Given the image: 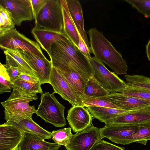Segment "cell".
Here are the masks:
<instances>
[{
  "label": "cell",
  "mask_w": 150,
  "mask_h": 150,
  "mask_svg": "<svg viewBox=\"0 0 150 150\" xmlns=\"http://www.w3.org/2000/svg\"><path fill=\"white\" fill-rule=\"evenodd\" d=\"M50 50V57L52 65H69L87 79L94 74L89 60L69 38L53 43Z\"/></svg>",
  "instance_id": "1"
},
{
  "label": "cell",
  "mask_w": 150,
  "mask_h": 150,
  "mask_svg": "<svg viewBox=\"0 0 150 150\" xmlns=\"http://www.w3.org/2000/svg\"><path fill=\"white\" fill-rule=\"evenodd\" d=\"M89 45L94 57L106 64L117 74H126L128 67L121 54L96 28H91L88 32Z\"/></svg>",
  "instance_id": "2"
},
{
  "label": "cell",
  "mask_w": 150,
  "mask_h": 150,
  "mask_svg": "<svg viewBox=\"0 0 150 150\" xmlns=\"http://www.w3.org/2000/svg\"><path fill=\"white\" fill-rule=\"evenodd\" d=\"M35 21V28L63 33L64 20L61 0H47Z\"/></svg>",
  "instance_id": "3"
},
{
  "label": "cell",
  "mask_w": 150,
  "mask_h": 150,
  "mask_svg": "<svg viewBox=\"0 0 150 150\" xmlns=\"http://www.w3.org/2000/svg\"><path fill=\"white\" fill-rule=\"evenodd\" d=\"M41 102L35 113L46 122L56 127H62L67 124L64 116L65 107L60 103L54 93L47 91L41 94Z\"/></svg>",
  "instance_id": "4"
},
{
  "label": "cell",
  "mask_w": 150,
  "mask_h": 150,
  "mask_svg": "<svg viewBox=\"0 0 150 150\" xmlns=\"http://www.w3.org/2000/svg\"><path fill=\"white\" fill-rule=\"evenodd\" d=\"M38 99L37 95H34L8 99L1 102L6 122L18 123L26 118H32L36 110L34 105L30 106L29 103Z\"/></svg>",
  "instance_id": "5"
},
{
  "label": "cell",
  "mask_w": 150,
  "mask_h": 150,
  "mask_svg": "<svg viewBox=\"0 0 150 150\" xmlns=\"http://www.w3.org/2000/svg\"><path fill=\"white\" fill-rule=\"evenodd\" d=\"M0 47L4 50H22L41 58H46L37 42L28 38L15 28L0 35Z\"/></svg>",
  "instance_id": "6"
},
{
  "label": "cell",
  "mask_w": 150,
  "mask_h": 150,
  "mask_svg": "<svg viewBox=\"0 0 150 150\" xmlns=\"http://www.w3.org/2000/svg\"><path fill=\"white\" fill-rule=\"evenodd\" d=\"M89 61L94 71L93 77L108 92H121L125 89L127 86L126 82L109 71L103 63L94 57H91Z\"/></svg>",
  "instance_id": "7"
},
{
  "label": "cell",
  "mask_w": 150,
  "mask_h": 150,
  "mask_svg": "<svg viewBox=\"0 0 150 150\" xmlns=\"http://www.w3.org/2000/svg\"><path fill=\"white\" fill-rule=\"evenodd\" d=\"M139 124L105 125L100 128L102 139L106 138L112 142L122 145L131 143L132 136L137 133Z\"/></svg>",
  "instance_id": "8"
},
{
  "label": "cell",
  "mask_w": 150,
  "mask_h": 150,
  "mask_svg": "<svg viewBox=\"0 0 150 150\" xmlns=\"http://www.w3.org/2000/svg\"><path fill=\"white\" fill-rule=\"evenodd\" d=\"M49 84L53 87V93L59 95L67 101L72 106H83V102L74 89L63 76L54 67H52Z\"/></svg>",
  "instance_id": "9"
},
{
  "label": "cell",
  "mask_w": 150,
  "mask_h": 150,
  "mask_svg": "<svg viewBox=\"0 0 150 150\" xmlns=\"http://www.w3.org/2000/svg\"><path fill=\"white\" fill-rule=\"evenodd\" d=\"M0 5L10 13L15 25L34 19L31 0H0Z\"/></svg>",
  "instance_id": "10"
},
{
  "label": "cell",
  "mask_w": 150,
  "mask_h": 150,
  "mask_svg": "<svg viewBox=\"0 0 150 150\" xmlns=\"http://www.w3.org/2000/svg\"><path fill=\"white\" fill-rule=\"evenodd\" d=\"M102 139L100 128L92 125L73 134L70 143L65 147L67 150H90Z\"/></svg>",
  "instance_id": "11"
},
{
  "label": "cell",
  "mask_w": 150,
  "mask_h": 150,
  "mask_svg": "<svg viewBox=\"0 0 150 150\" xmlns=\"http://www.w3.org/2000/svg\"><path fill=\"white\" fill-rule=\"evenodd\" d=\"M19 50L41 84L49 83L52 67L51 61L46 58H42L27 51Z\"/></svg>",
  "instance_id": "12"
},
{
  "label": "cell",
  "mask_w": 150,
  "mask_h": 150,
  "mask_svg": "<svg viewBox=\"0 0 150 150\" xmlns=\"http://www.w3.org/2000/svg\"><path fill=\"white\" fill-rule=\"evenodd\" d=\"M24 132L5 123L0 125V150H18Z\"/></svg>",
  "instance_id": "13"
},
{
  "label": "cell",
  "mask_w": 150,
  "mask_h": 150,
  "mask_svg": "<svg viewBox=\"0 0 150 150\" xmlns=\"http://www.w3.org/2000/svg\"><path fill=\"white\" fill-rule=\"evenodd\" d=\"M67 113V119L74 132L82 131L92 125L93 117L83 106H73Z\"/></svg>",
  "instance_id": "14"
},
{
  "label": "cell",
  "mask_w": 150,
  "mask_h": 150,
  "mask_svg": "<svg viewBox=\"0 0 150 150\" xmlns=\"http://www.w3.org/2000/svg\"><path fill=\"white\" fill-rule=\"evenodd\" d=\"M52 66L69 83L83 102L84 91L88 79L82 76L69 65L55 64Z\"/></svg>",
  "instance_id": "15"
},
{
  "label": "cell",
  "mask_w": 150,
  "mask_h": 150,
  "mask_svg": "<svg viewBox=\"0 0 150 150\" xmlns=\"http://www.w3.org/2000/svg\"><path fill=\"white\" fill-rule=\"evenodd\" d=\"M106 97L120 109L127 111L137 110L150 106V101L128 96L122 92L110 93Z\"/></svg>",
  "instance_id": "16"
},
{
  "label": "cell",
  "mask_w": 150,
  "mask_h": 150,
  "mask_svg": "<svg viewBox=\"0 0 150 150\" xmlns=\"http://www.w3.org/2000/svg\"><path fill=\"white\" fill-rule=\"evenodd\" d=\"M31 33L38 43L47 52L49 56L50 55L51 45L53 43L69 38L64 33L35 27L32 29Z\"/></svg>",
  "instance_id": "17"
},
{
  "label": "cell",
  "mask_w": 150,
  "mask_h": 150,
  "mask_svg": "<svg viewBox=\"0 0 150 150\" xmlns=\"http://www.w3.org/2000/svg\"><path fill=\"white\" fill-rule=\"evenodd\" d=\"M150 121V111L148 107L129 111L111 120L105 125L140 124Z\"/></svg>",
  "instance_id": "18"
},
{
  "label": "cell",
  "mask_w": 150,
  "mask_h": 150,
  "mask_svg": "<svg viewBox=\"0 0 150 150\" xmlns=\"http://www.w3.org/2000/svg\"><path fill=\"white\" fill-rule=\"evenodd\" d=\"M61 145L45 141L31 134L24 132L18 150H58Z\"/></svg>",
  "instance_id": "19"
},
{
  "label": "cell",
  "mask_w": 150,
  "mask_h": 150,
  "mask_svg": "<svg viewBox=\"0 0 150 150\" xmlns=\"http://www.w3.org/2000/svg\"><path fill=\"white\" fill-rule=\"evenodd\" d=\"M66 1L70 15L79 34L91 51L86 33L84 29L83 11L79 1L76 0H66Z\"/></svg>",
  "instance_id": "20"
},
{
  "label": "cell",
  "mask_w": 150,
  "mask_h": 150,
  "mask_svg": "<svg viewBox=\"0 0 150 150\" xmlns=\"http://www.w3.org/2000/svg\"><path fill=\"white\" fill-rule=\"evenodd\" d=\"M13 91L8 99H11L27 96L42 94L43 92L40 82L34 83L17 78L13 82Z\"/></svg>",
  "instance_id": "21"
},
{
  "label": "cell",
  "mask_w": 150,
  "mask_h": 150,
  "mask_svg": "<svg viewBox=\"0 0 150 150\" xmlns=\"http://www.w3.org/2000/svg\"><path fill=\"white\" fill-rule=\"evenodd\" d=\"M4 53L6 56V65L18 68L22 73L36 77L19 49L6 50Z\"/></svg>",
  "instance_id": "22"
},
{
  "label": "cell",
  "mask_w": 150,
  "mask_h": 150,
  "mask_svg": "<svg viewBox=\"0 0 150 150\" xmlns=\"http://www.w3.org/2000/svg\"><path fill=\"white\" fill-rule=\"evenodd\" d=\"M5 123L12 125L23 132L31 134L43 139L52 138L51 132L41 127L32 118H26L18 123L6 122Z\"/></svg>",
  "instance_id": "23"
},
{
  "label": "cell",
  "mask_w": 150,
  "mask_h": 150,
  "mask_svg": "<svg viewBox=\"0 0 150 150\" xmlns=\"http://www.w3.org/2000/svg\"><path fill=\"white\" fill-rule=\"evenodd\" d=\"M86 108L93 118L98 119L102 122L105 123V125L111 120L129 111L106 107L89 106Z\"/></svg>",
  "instance_id": "24"
},
{
  "label": "cell",
  "mask_w": 150,
  "mask_h": 150,
  "mask_svg": "<svg viewBox=\"0 0 150 150\" xmlns=\"http://www.w3.org/2000/svg\"><path fill=\"white\" fill-rule=\"evenodd\" d=\"M64 16L63 33L76 46L79 41V34L70 15L66 0H61Z\"/></svg>",
  "instance_id": "25"
},
{
  "label": "cell",
  "mask_w": 150,
  "mask_h": 150,
  "mask_svg": "<svg viewBox=\"0 0 150 150\" xmlns=\"http://www.w3.org/2000/svg\"><path fill=\"white\" fill-rule=\"evenodd\" d=\"M110 94L93 76L89 78L87 82L84 91L83 103L90 98L106 96Z\"/></svg>",
  "instance_id": "26"
},
{
  "label": "cell",
  "mask_w": 150,
  "mask_h": 150,
  "mask_svg": "<svg viewBox=\"0 0 150 150\" xmlns=\"http://www.w3.org/2000/svg\"><path fill=\"white\" fill-rule=\"evenodd\" d=\"M124 77L127 85L150 91V78L143 75L127 74L124 75Z\"/></svg>",
  "instance_id": "27"
},
{
  "label": "cell",
  "mask_w": 150,
  "mask_h": 150,
  "mask_svg": "<svg viewBox=\"0 0 150 150\" xmlns=\"http://www.w3.org/2000/svg\"><path fill=\"white\" fill-rule=\"evenodd\" d=\"M51 133L52 139L54 143L65 147L70 143L73 136L69 127L54 130Z\"/></svg>",
  "instance_id": "28"
},
{
  "label": "cell",
  "mask_w": 150,
  "mask_h": 150,
  "mask_svg": "<svg viewBox=\"0 0 150 150\" xmlns=\"http://www.w3.org/2000/svg\"><path fill=\"white\" fill-rule=\"evenodd\" d=\"M150 140V121L139 124L137 133L132 137L131 143L136 142L146 145Z\"/></svg>",
  "instance_id": "29"
},
{
  "label": "cell",
  "mask_w": 150,
  "mask_h": 150,
  "mask_svg": "<svg viewBox=\"0 0 150 150\" xmlns=\"http://www.w3.org/2000/svg\"><path fill=\"white\" fill-rule=\"evenodd\" d=\"M15 25L10 13L0 5V35L14 29Z\"/></svg>",
  "instance_id": "30"
},
{
  "label": "cell",
  "mask_w": 150,
  "mask_h": 150,
  "mask_svg": "<svg viewBox=\"0 0 150 150\" xmlns=\"http://www.w3.org/2000/svg\"><path fill=\"white\" fill-rule=\"evenodd\" d=\"M13 84L6 70L5 64H0V93L10 92Z\"/></svg>",
  "instance_id": "31"
},
{
  "label": "cell",
  "mask_w": 150,
  "mask_h": 150,
  "mask_svg": "<svg viewBox=\"0 0 150 150\" xmlns=\"http://www.w3.org/2000/svg\"><path fill=\"white\" fill-rule=\"evenodd\" d=\"M122 92L130 97L150 101V91L128 86Z\"/></svg>",
  "instance_id": "32"
},
{
  "label": "cell",
  "mask_w": 150,
  "mask_h": 150,
  "mask_svg": "<svg viewBox=\"0 0 150 150\" xmlns=\"http://www.w3.org/2000/svg\"><path fill=\"white\" fill-rule=\"evenodd\" d=\"M83 106L106 107L120 109L114 103L108 100L106 96L88 98L83 103Z\"/></svg>",
  "instance_id": "33"
},
{
  "label": "cell",
  "mask_w": 150,
  "mask_h": 150,
  "mask_svg": "<svg viewBox=\"0 0 150 150\" xmlns=\"http://www.w3.org/2000/svg\"><path fill=\"white\" fill-rule=\"evenodd\" d=\"M135 8L145 17H150V0H125Z\"/></svg>",
  "instance_id": "34"
},
{
  "label": "cell",
  "mask_w": 150,
  "mask_h": 150,
  "mask_svg": "<svg viewBox=\"0 0 150 150\" xmlns=\"http://www.w3.org/2000/svg\"><path fill=\"white\" fill-rule=\"evenodd\" d=\"M90 150H125L122 148L102 139L98 142Z\"/></svg>",
  "instance_id": "35"
},
{
  "label": "cell",
  "mask_w": 150,
  "mask_h": 150,
  "mask_svg": "<svg viewBox=\"0 0 150 150\" xmlns=\"http://www.w3.org/2000/svg\"><path fill=\"white\" fill-rule=\"evenodd\" d=\"M47 0H31L34 20L45 5Z\"/></svg>",
  "instance_id": "36"
},
{
  "label": "cell",
  "mask_w": 150,
  "mask_h": 150,
  "mask_svg": "<svg viewBox=\"0 0 150 150\" xmlns=\"http://www.w3.org/2000/svg\"><path fill=\"white\" fill-rule=\"evenodd\" d=\"M77 47L90 60L91 57L90 53L92 52L79 34V41Z\"/></svg>",
  "instance_id": "37"
},
{
  "label": "cell",
  "mask_w": 150,
  "mask_h": 150,
  "mask_svg": "<svg viewBox=\"0 0 150 150\" xmlns=\"http://www.w3.org/2000/svg\"><path fill=\"white\" fill-rule=\"evenodd\" d=\"M5 65L7 71L13 83L14 81L18 78L19 76L22 73L18 68L9 66L6 64Z\"/></svg>",
  "instance_id": "38"
},
{
  "label": "cell",
  "mask_w": 150,
  "mask_h": 150,
  "mask_svg": "<svg viewBox=\"0 0 150 150\" xmlns=\"http://www.w3.org/2000/svg\"><path fill=\"white\" fill-rule=\"evenodd\" d=\"M18 78L26 81L34 83L40 82L39 79L36 77L23 73H21Z\"/></svg>",
  "instance_id": "39"
},
{
  "label": "cell",
  "mask_w": 150,
  "mask_h": 150,
  "mask_svg": "<svg viewBox=\"0 0 150 150\" xmlns=\"http://www.w3.org/2000/svg\"><path fill=\"white\" fill-rule=\"evenodd\" d=\"M146 50L147 57L150 62V39L146 45Z\"/></svg>",
  "instance_id": "40"
},
{
  "label": "cell",
  "mask_w": 150,
  "mask_h": 150,
  "mask_svg": "<svg viewBox=\"0 0 150 150\" xmlns=\"http://www.w3.org/2000/svg\"><path fill=\"white\" fill-rule=\"evenodd\" d=\"M148 109L150 111V106L148 107Z\"/></svg>",
  "instance_id": "41"
}]
</instances>
